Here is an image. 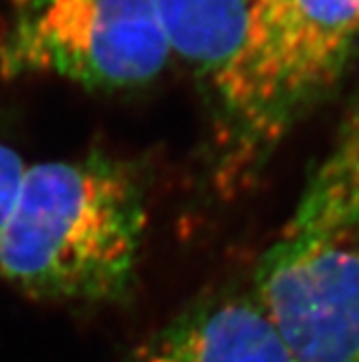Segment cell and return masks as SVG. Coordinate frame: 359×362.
<instances>
[{
  "label": "cell",
  "instance_id": "1",
  "mask_svg": "<svg viewBox=\"0 0 359 362\" xmlns=\"http://www.w3.org/2000/svg\"><path fill=\"white\" fill-rule=\"evenodd\" d=\"M210 115L221 195L251 187L359 57V0H156Z\"/></svg>",
  "mask_w": 359,
  "mask_h": 362
},
{
  "label": "cell",
  "instance_id": "2",
  "mask_svg": "<svg viewBox=\"0 0 359 362\" xmlns=\"http://www.w3.org/2000/svg\"><path fill=\"white\" fill-rule=\"evenodd\" d=\"M145 226V182L133 163L109 154L37 163L0 233V278L35 302L128 304Z\"/></svg>",
  "mask_w": 359,
  "mask_h": 362
},
{
  "label": "cell",
  "instance_id": "3",
  "mask_svg": "<svg viewBox=\"0 0 359 362\" xmlns=\"http://www.w3.org/2000/svg\"><path fill=\"white\" fill-rule=\"evenodd\" d=\"M251 293L295 362H359V98L260 258Z\"/></svg>",
  "mask_w": 359,
  "mask_h": 362
},
{
  "label": "cell",
  "instance_id": "4",
  "mask_svg": "<svg viewBox=\"0 0 359 362\" xmlns=\"http://www.w3.org/2000/svg\"><path fill=\"white\" fill-rule=\"evenodd\" d=\"M171 57L156 0H11L0 76L117 91L152 83Z\"/></svg>",
  "mask_w": 359,
  "mask_h": 362
},
{
  "label": "cell",
  "instance_id": "5",
  "mask_svg": "<svg viewBox=\"0 0 359 362\" xmlns=\"http://www.w3.org/2000/svg\"><path fill=\"white\" fill-rule=\"evenodd\" d=\"M121 362H295L251 291L202 293Z\"/></svg>",
  "mask_w": 359,
  "mask_h": 362
},
{
  "label": "cell",
  "instance_id": "6",
  "mask_svg": "<svg viewBox=\"0 0 359 362\" xmlns=\"http://www.w3.org/2000/svg\"><path fill=\"white\" fill-rule=\"evenodd\" d=\"M24 172L26 168L22 156L9 146L0 144V233H3V228L13 211V204L18 200Z\"/></svg>",
  "mask_w": 359,
  "mask_h": 362
}]
</instances>
